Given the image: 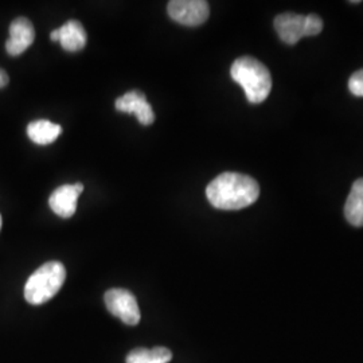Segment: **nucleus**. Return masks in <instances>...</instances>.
<instances>
[{"label": "nucleus", "instance_id": "14", "mask_svg": "<svg viewBox=\"0 0 363 363\" xmlns=\"http://www.w3.org/2000/svg\"><path fill=\"white\" fill-rule=\"evenodd\" d=\"M349 89L357 97H363V69L355 72L349 81Z\"/></svg>", "mask_w": 363, "mask_h": 363}, {"label": "nucleus", "instance_id": "7", "mask_svg": "<svg viewBox=\"0 0 363 363\" xmlns=\"http://www.w3.org/2000/svg\"><path fill=\"white\" fill-rule=\"evenodd\" d=\"M115 106L118 112L135 115L142 125H151L155 121L154 109L148 104L142 91H130L125 93L117 99Z\"/></svg>", "mask_w": 363, "mask_h": 363}, {"label": "nucleus", "instance_id": "9", "mask_svg": "<svg viewBox=\"0 0 363 363\" xmlns=\"http://www.w3.org/2000/svg\"><path fill=\"white\" fill-rule=\"evenodd\" d=\"M35 39V30L33 23L23 16L16 18L10 25V38L6 42V50L13 55H21L26 52Z\"/></svg>", "mask_w": 363, "mask_h": 363}, {"label": "nucleus", "instance_id": "8", "mask_svg": "<svg viewBox=\"0 0 363 363\" xmlns=\"http://www.w3.org/2000/svg\"><path fill=\"white\" fill-rule=\"evenodd\" d=\"M84 191V184H65L58 187L49 198V205L52 211L62 217L70 218L77 210L78 196Z\"/></svg>", "mask_w": 363, "mask_h": 363}, {"label": "nucleus", "instance_id": "15", "mask_svg": "<svg viewBox=\"0 0 363 363\" xmlns=\"http://www.w3.org/2000/svg\"><path fill=\"white\" fill-rule=\"evenodd\" d=\"M7 84H9V74L0 69V88L7 86Z\"/></svg>", "mask_w": 363, "mask_h": 363}, {"label": "nucleus", "instance_id": "6", "mask_svg": "<svg viewBox=\"0 0 363 363\" xmlns=\"http://www.w3.org/2000/svg\"><path fill=\"white\" fill-rule=\"evenodd\" d=\"M169 18L183 26H199L208 21L210 15L205 0H172L167 7Z\"/></svg>", "mask_w": 363, "mask_h": 363}, {"label": "nucleus", "instance_id": "5", "mask_svg": "<svg viewBox=\"0 0 363 363\" xmlns=\"http://www.w3.org/2000/svg\"><path fill=\"white\" fill-rule=\"evenodd\" d=\"M104 300L108 311L118 318L123 323L128 325H139L142 318L139 304L130 291L123 288L109 289L105 294Z\"/></svg>", "mask_w": 363, "mask_h": 363}, {"label": "nucleus", "instance_id": "13", "mask_svg": "<svg viewBox=\"0 0 363 363\" xmlns=\"http://www.w3.org/2000/svg\"><path fill=\"white\" fill-rule=\"evenodd\" d=\"M172 359V352L166 347L135 349L127 355V363H169Z\"/></svg>", "mask_w": 363, "mask_h": 363}, {"label": "nucleus", "instance_id": "1", "mask_svg": "<svg viewBox=\"0 0 363 363\" xmlns=\"http://www.w3.org/2000/svg\"><path fill=\"white\" fill-rule=\"evenodd\" d=\"M259 186L253 178L238 172H223L206 189L208 202L220 210H241L253 205Z\"/></svg>", "mask_w": 363, "mask_h": 363}, {"label": "nucleus", "instance_id": "4", "mask_svg": "<svg viewBox=\"0 0 363 363\" xmlns=\"http://www.w3.org/2000/svg\"><path fill=\"white\" fill-rule=\"evenodd\" d=\"M274 28L279 37L286 45H295L303 37H313L320 34L323 30V21L315 13H280L274 19Z\"/></svg>", "mask_w": 363, "mask_h": 363}, {"label": "nucleus", "instance_id": "16", "mask_svg": "<svg viewBox=\"0 0 363 363\" xmlns=\"http://www.w3.org/2000/svg\"><path fill=\"white\" fill-rule=\"evenodd\" d=\"M0 229H1V216H0Z\"/></svg>", "mask_w": 363, "mask_h": 363}, {"label": "nucleus", "instance_id": "11", "mask_svg": "<svg viewBox=\"0 0 363 363\" xmlns=\"http://www.w3.org/2000/svg\"><path fill=\"white\" fill-rule=\"evenodd\" d=\"M61 133H62L61 125L54 124L49 120H37L30 123L27 127V135L30 140L39 145H49L54 143Z\"/></svg>", "mask_w": 363, "mask_h": 363}, {"label": "nucleus", "instance_id": "12", "mask_svg": "<svg viewBox=\"0 0 363 363\" xmlns=\"http://www.w3.org/2000/svg\"><path fill=\"white\" fill-rule=\"evenodd\" d=\"M345 216L355 228L363 226V178L354 182L345 205Z\"/></svg>", "mask_w": 363, "mask_h": 363}, {"label": "nucleus", "instance_id": "3", "mask_svg": "<svg viewBox=\"0 0 363 363\" xmlns=\"http://www.w3.org/2000/svg\"><path fill=\"white\" fill-rule=\"evenodd\" d=\"M66 280L65 267L58 261L43 264L33 273L25 286V298L33 306H40L52 300Z\"/></svg>", "mask_w": 363, "mask_h": 363}, {"label": "nucleus", "instance_id": "10", "mask_svg": "<svg viewBox=\"0 0 363 363\" xmlns=\"http://www.w3.org/2000/svg\"><path fill=\"white\" fill-rule=\"evenodd\" d=\"M60 43L66 52H76L82 50L86 45L88 35L84 26L78 21H67L65 25L58 28Z\"/></svg>", "mask_w": 363, "mask_h": 363}, {"label": "nucleus", "instance_id": "2", "mask_svg": "<svg viewBox=\"0 0 363 363\" xmlns=\"http://www.w3.org/2000/svg\"><path fill=\"white\" fill-rule=\"evenodd\" d=\"M230 76L241 85L250 104L265 101L272 91V77L267 66L253 57H241L234 61Z\"/></svg>", "mask_w": 363, "mask_h": 363}]
</instances>
